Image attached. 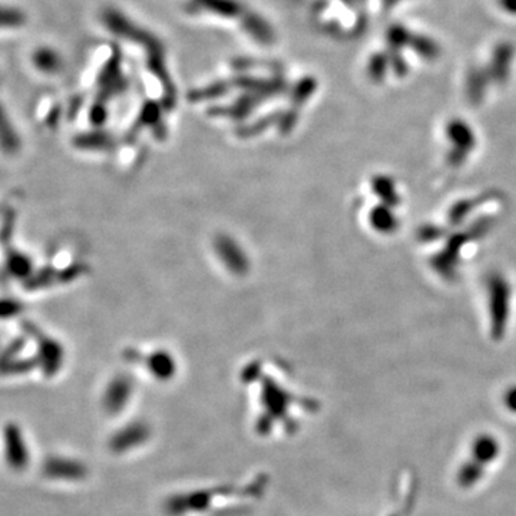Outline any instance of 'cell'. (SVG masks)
<instances>
[{"label":"cell","instance_id":"ba28073f","mask_svg":"<svg viewBox=\"0 0 516 516\" xmlns=\"http://www.w3.org/2000/svg\"><path fill=\"white\" fill-rule=\"evenodd\" d=\"M25 16L11 8H0V28H15L23 25Z\"/></svg>","mask_w":516,"mask_h":516},{"label":"cell","instance_id":"277c9868","mask_svg":"<svg viewBox=\"0 0 516 516\" xmlns=\"http://www.w3.org/2000/svg\"><path fill=\"white\" fill-rule=\"evenodd\" d=\"M500 455V443L490 433H479L471 446V459L486 466L498 459Z\"/></svg>","mask_w":516,"mask_h":516},{"label":"cell","instance_id":"8992f818","mask_svg":"<svg viewBox=\"0 0 516 516\" xmlns=\"http://www.w3.org/2000/svg\"><path fill=\"white\" fill-rule=\"evenodd\" d=\"M371 224L378 232L392 234L398 230L399 220L393 213L392 207L380 206L371 213Z\"/></svg>","mask_w":516,"mask_h":516},{"label":"cell","instance_id":"9c48e42d","mask_svg":"<svg viewBox=\"0 0 516 516\" xmlns=\"http://www.w3.org/2000/svg\"><path fill=\"white\" fill-rule=\"evenodd\" d=\"M35 63L36 67L42 71H52L53 68H56L57 64V57L53 52L47 50V49H43V50H39L35 56Z\"/></svg>","mask_w":516,"mask_h":516},{"label":"cell","instance_id":"6da1fadb","mask_svg":"<svg viewBox=\"0 0 516 516\" xmlns=\"http://www.w3.org/2000/svg\"><path fill=\"white\" fill-rule=\"evenodd\" d=\"M488 307L490 317V332L496 340L502 339L510 314L512 288L507 279L500 273H490L486 279Z\"/></svg>","mask_w":516,"mask_h":516},{"label":"cell","instance_id":"30bf717a","mask_svg":"<svg viewBox=\"0 0 516 516\" xmlns=\"http://www.w3.org/2000/svg\"><path fill=\"white\" fill-rule=\"evenodd\" d=\"M442 235H443V230L439 227H434V225H425L419 230V238L423 242H433L434 240L442 238Z\"/></svg>","mask_w":516,"mask_h":516},{"label":"cell","instance_id":"5b68a950","mask_svg":"<svg viewBox=\"0 0 516 516\" xmlns=\"http://www.w3.org/2000/svg\"><path fill=\"white\" fill-rule=\"evenodd\" d=\"M483 475H485V466L473 459H469L459 466L456 472V482L461 488L471 489L483 479Z\"/></svg>","mask_w":516,"mask_h":516},{"label":"cell","instance_id":"3957f363","mask_svg":"<svg viewBox=\"0 0 516 516\" xmlns=\"http://www.w3.org/2000/svg\"><path fill=\"white\" fill-rule=\"evenodd\" d=\"M5 456L8 465L15 471H22L29 464V452L16 425H8L5 429Z\"/></svg>","mask_w":516,"mask_h":516},{"label":"cell","instance_id":"8fae6325","mask_svg":"<svg viewBox=\"0 0 516 516\" xmlns=\"http://www.w3.org/2000/svg\"><path fill=\"white\" fill-rule=\"evenodd\" d=\"M503 406L513 415H516V384L507 387L503 393Z\"/></svg>","mask_w":516,"mask_h":516},{"label":"cell","instance_id":"52a82bcc","mask_svg":"<svg viewBox=\"0 0 516 516\" xmlns=\"http://www.w3.org/2000/svg\"><path fill=\"white\" fill-rule=\"evenodd\" d=\"M373 188L378 197H381L383 203L389 207H395L400 203V197L398 194L395 181L387 176H377L373 182Z\"/></svg>","mask_w":516,"mask_h":516},{"label":"cell","instance_id":"7a4b0ae2","mask_svg":"<svg viewBox=\"0 0 516 516\" xmlns=\"http://www.w3.org/2000/svg\"><path fill=\"white\" fill-rule=\"evenodd\" d=\"M447 135L452 142V150L447 152V164L454 168L462 167L466 158L473 151L475 135L468 125L456 122L447 128Z\"/></svg>","mask_w":516,"mask_h":516}]
</instances>
